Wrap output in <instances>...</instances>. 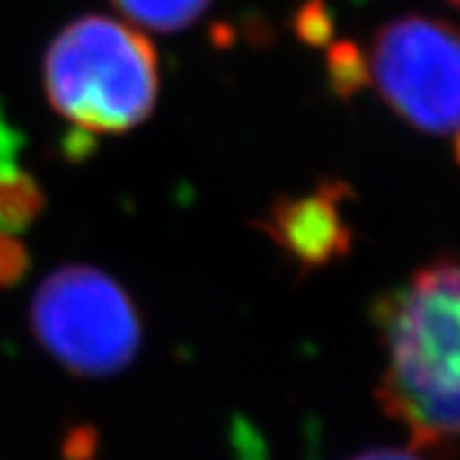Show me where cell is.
<instances>
[{
  "mask_svg": "<svg viewBox=\"0 0 460 460\" xmlns=\"http://www.w3.org/2000/svg\"><path fill=\"white\" fill-rule=\"evenodd\" d=\"M378 402L414 450L460 445V261L429 263L376 305Z\"/></svg>",
  "mask_w": 460,
  "mask_h": 460,
  "instance_id": "1",
  "label": "cell"
},
{
  "mask_svg": "<svg viewBox=\"0 0 460 460\" xmlns=\"http://www.w3.org/2000/svg\"><path fill=\"white\" fill-rule=\"evenodd\" d=\"M44 90L51 108L80 131H128L156 105V51L120 21L77 18L44 54Z\"/></svg>",
  "mask_w": 460,
  "mask_h": 460,
  "instance_id": "2",
  "label": "cell"
},
{
  "mask_svg": "<svg viewBox=\"0 0 460 460\" xmlns=\"http://www.w3.org/2000/svg\"><path fill=\"white\" fill-rule=\"evenodd\" d=\"M31 323L51 356L83 376L120 371L141 345L133 302L93 266H66L47 277L33 295Z\"/></svg>",
  "mask_w": 460,
  "mask_h": 460,
  "instance_id": "3",
  "label": "cell"
},
{
  "mask_svg": "<svg viewBox=\"0 0 460 460\" xmlns=\"http://www.w3.org/2000/svg\"><path fill=\"white\" fill-rule=\"evenodd\" d=\"M368 80L407 123L428 133L460 128V31L432 18H399L374 39Z\"/></svg>",
  "mask_w": 460,
  "mask_h": 460,
  "instance_id": "4",
  "label": "cell"
},
{
  "mask_svg": "<svg viewBox=\"0 0 460 460\" xmlns=\"http://www.w3.org/2000/svg\"><path fill=\"white\" fill-rule=\"evenodd\" d=\"M277 233L281 243L302 263H328L350 246V233L328 192L296 199L277 213Z\"/></svg>",
  "mask_w": 460,
  "mask_h": 460,
  "instance_id": "5",
  "label": "cell"
},
{
  "mask_svg": "<svg viewBox=\"0 0 460 460\" xmlns=\"http://www.w3.org/2000/svg\"><path fill=\"white\" fill-rule=\"evenodd\" d=\"M39 210V190L18 169V133L0 111V226L18 228Z\"/></svg>",
  "mask_w": 460,
  "mask_h": 460,
  "instance_id": "6",
  "label": "cell"
},
{
  "mask_svg": "<svg viewBox=\"0 0 460 460\" xmlns=\"http://www.w3.org/2000/svg\"><path fill=\"white\" fill-rule=\"evenodd\" d=\"M213 0H113V5L133 23L151 31H181L205 16Z\"/></svg>",
  "mask_w": 460,
  "mask_h": 460,
  "instance_id": "7",
  "label": "cell"
},
{
  "mask_svg": "<svg viewBox=\"0 0 460 460\" xmlns=\"http://www.w3.org/2000/svg\"><path fill=\"white\" fill-rule=\"evenodd\" d=\"M330 75L332 84L341 95H353L368 83V69H366V57L361 49L353 44H341L330 54Z\"/></svg>",
  "mask_w": 460,
  "mask_h": 460,
  "instance_id": "8",
  "label": "cell"
},
{
  "mask_svg": "<svg viewBox=\"0 0 460 460\" xmlns=\"http://www.w3.org/2000/svg\"><path fill=\"white\" fill-rule=\"evenodd\" d=\"M353 460H422L417 453L411 450H368V453H361Z\"/></svg>",
  "mask_w": 460,
  "mask_h": 460,
  "instance_id": "9",
  "label": "cell"
},
{
  "mask_svg": "<svg viewBox=\"0 0 460 460\" xmlns=\"http://www.w3.org/2000/svg\"><path fill=\"white\" fill-rule=\"evenodd\" d=\"M456 159H458V164H460V133H458V138H456Z\"/></svg>",
  "mask_w": 460,
  "mask_h": 460,
  "instance_id": "10",
  "label": "cell"
},
{
  "mask_svg": "<svg viewBox=\"0 0 460 460\" xmlns=\"http://www.w3.org/2000/svg\"><path fill=\"white\" fill-rule=\"evenodd\" d=\"M450 3H453V5H458V8H460V0H450Z\"/></svg>",
  "mask_w": 460,
  "mask_h": 460,
  "instance_id": "11",
  "label": "cell"
}]
</instances>
